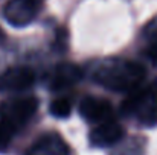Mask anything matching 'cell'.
<instances>
[{
	"label": "cell",
	"mask_w": 157,
	"mask_h": 155,
	"mask_svg": "<svg viewBox=\"0 0 157 155\" xmlns=\"http://www.w3.org/2000/svg\"><path fill=\"white\" fill-rule=\"evenodd\" d=\"M145 67L134 61L108 59L95 70L93 79L111 91H133L144 82Z\"/></svg>",
	"instance_id": "obj_1"
},
{
	"label": "cell",
	"mask_w": 157,
	"mask_h": 155,
	"mask_svg": "<svg viewBox=\"0 0 157 155\" xmlns=\"http://www.w3.org/2000/svg\"><path fill=\"white\" fill-rule=\"evenodd\" d=\"M79 114L87 120L93 123H102L110 120L113 114V106L111 103L105 99L87 96L79 103Z\"/></svg>",
	"instance_id": "obj_6"
},
{
	"label": "cell",
	"mask_w": 157,
	"mask_h": 155,
	"mask_svg": "<svg viewBox=\"0 0 157 155\" xmlns=\"http://www.w3.org/2000/svg\"><path fill=\"white\" fill-rule=\"evenodd\" d=\"M51 114L58 117V119H64V117H69L70 113H72V105L67 99H56L51 103V108H49Z\"/></svg>",
	"instance_id": "obj_11"
},
{
	"label": "cell",
	"mask_w": 157,
	"mask_h": 155,
	"mask_svg": "<svg viewBox=\"0 0 157 155\" xmlns=\"http://www.w3.org/2000/svg\"><path fill=\"white\" fill-rule=\"evenodd\" d=\"M14 132H15V131H14L9 125H6V123H3V122L0 120V152L8 148V145H9L12 135H14Z\"/></svg>",
	"instance_id": "obj_12"
},
{
	"label": "cell",
	"mask_w": 157,
	"mask_h": 155,
	"mask_svg": "<svg viewBox=\"0 0 157 155\" xmlns=\"http://www.w3.org/2000/svg\"><path fill=\"white\" fill-rule=\"evenodd\" d=\"M144 35L148 40V44H147V49H145V55L156 61L157 59V17L147 24Z\"/></svg>",
	"instance_id": "obj_10"
},
{
	"label": "cell",
	"mask_w": 157,
	"mask_h": 155,
	"mask_svg": "<svg viewBox=\"0 0 157 155\" xmlns=\"http://www.w3.org/2000/svg\"><path fill=\"white\" fill-rule=\"evenodd\" d=\"M82 78V68L73 62H61L58 64L52 72L51 78V88L52 90H64L76 82H79Z\"/></svg>",
	"instance_id": "obj_9"
},
{
	"label": "cell",
	"mask_w": 157,
	"mask_h": 155,
	"mask_svg": "<svg viewBox=\"0 0 157 155\" xmlns=\"http://www.w3.org/2000/svg\"><path fill=\"white\" fill-rule=\"evenodd\" d=\"M35 73L29 67H11L0 75V91H23L32 87Z\"/></svg>",
	"instance_id": "obj_5"
},
{
	"label": "cell",
	"mask_w": 157,
	"mask_h": 155,
	"mask_svg": "<svg viewBox=\"0 0 157 155\" xmlns=\"http://www.w3.org/2000/svg\"><path fill=\"white\" fill-rule=\"evenodd\" d=\"M37 108L38 101L32 96L9 99L0 103V120L17 131L35 114Z\"/></svg>",
	"instance_id": "obj_3"
},
{
	"label": "cell",
	"mask_w": 157,
	"mask_h": 155,
	"mask_svg": "<svg viewBox=\"0 0 157 155\" xmlns=\"http://www.w3.org/2000/svg\"><path fill=\"white\" fill-rule=\"evenodd\" d=\"M38 12V0H8L3 8L6 21L12 26L29 24Z\"/></svg>",
	"instance_id": "obj_4"
},
{
	"label": "cell",
	"mask_w": 157,
	"mask_h": 155,
	"mask_svg": "<svg viewBox=\"0 0 157 155\" xmlns=\"http://www.w3.org/2000/svg\"><path fill=\"white\" fill-rule=\"evenodd\" d=\"M121 113L125 116H136L145 126L157 125V84L148 87H137L130 91V96L121 105Z\"/></svg>",
	"instance_id": "obj_2"
},
{
	"label": "cell",
	"mask_w": 157,
	"mask_h": 155,
	"mask_svg": "<svg viewBox=\"0 0 157 155\" xmlns=\"http://www.w3.org/2000/svg\"><path fill=\"white\" fill-rule=\"evenodd\" d=\"M124 137V128L113 120L99 123L90 132V143L98 148H107L117 143Z\"/></svg>",
	"instance_id": "obj_7"
},
{
	"label": "cell",
	"mask_w": 157,
	"mask_h": 155,
	"mask_svg": "<svg viewBox=\"0 0 157 155\" xmlns=\"http://www.w3.org/2000/svg\"><path fill=\"white\" fill-rule=\"evenodd\" d=\"M28 155H70V149L61 135L49 132L35 140Z\"/></svg>",
	"instance_id": "obj_8"
}]
</instances>
